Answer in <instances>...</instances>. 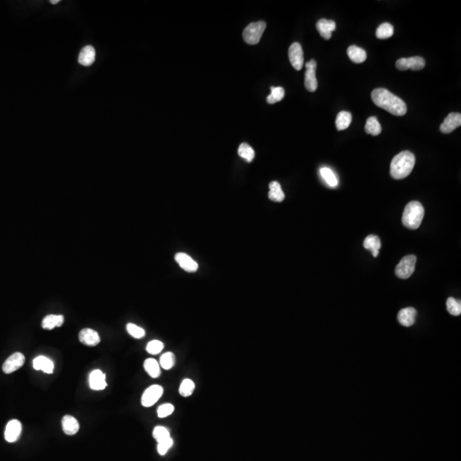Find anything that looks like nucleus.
I'll list each match as a JSON object with an SVG mask.
<instances>
[{
    "mask_svg": "<svg viewBox=\"0 0 461 461\" xmlns=\"http://www.w3.org/2000/svg\"><path fill=\"white\" fill-rule=\"evenodd\" d=\"M394 34V26L388 22L380 24V26L376 28V38L380 40H386L390 38Z\"/></svg>",
    "mask_w": 461,
    "mask_h": 461,
    "instance_id": "nucleus-29",
    "label": "nucleus"
},
{
    "mask_svg": "<svg viewBox=\"0 0 461 461\" xmlns=\"http://www.w3.org/2000/svg\"><path fill=\"white\" fill-rule=\"evenodd\" d=\"M266 28L265 22L260 20L251 22L246 26L242 32V38L248 44H256L260 42V38Z\"/></svg>",
    "mask_w": 461,
    "mask_h": 461,
    "instance_id": "nucleus-4",
    "label": "nucleus"
},
{
    "mask_svg": "<svg viewBox=\"0 0 461 461\" xmlns=\"http://www.w3.org/2000/svg\"><path fill=\"white\" fill-rule=\"evenodd\" d=\"M363 246L364 248L371 251L374 257H376L378 256L381 248V241L380 238L376 235H369L364 240Z\"/></svg>",
    "mask_w": 461,
    "mask_h": 461,
    "instance_id": "nucleus-22",
    "label": "nucleus"
},
{
    "mask_svg": "<svg viewBox=\"0 0 461 461\" xmlns=\"http://www.w3.org/2000/svg\"><path fill=\"white\" fill-rule=\"evenodd\" d=\"M25 363V356L22 353L13 354L4 363L3 371L4 374H10L18 371Z\"/></svg>",
    "mask_w": 461,
    "mask_h": 461,
    "instance_id": "nucleus-10",
    "label": "nucleus"
},
{
    "mask_svg": "<svg viewBox=\"0 0 461 461\" xmlns=\"http://www.w3.org/2000/svg\"><path fill=\"white\" fill-rule=\"evenodd\" d=\"M89 384L90 388L94 390H102L106 388L107 382L106 380V374H102L100 370H94L89 376Z\"/></svg>",
    "mask_w": 461,
    "mask_h": 461,
    "instance_id": "nucleus-17",
    "label": "nucleus"
},
{
    "mask_svg": "<svg viewBox=\"0 0 461 461\" xmlns=\"http://www.w3.org/2000/svg\"><path fill=\"white\" fill-rule=\"evenodd\" d=\"M126 330L128 332L129 334L134 338H142L146 335V332L142 327L138 326L136 324H126Z\"/></svg>",
    "mask_w": 461,
    "mask_h": 461,
    "instance_id": "nucleus-37",
    "label": "nucleus"
},
{
    "mask_svg": "<svg viewBox=\"0 0 461 461\" xmlns=\"http://www.w3.org/2000/svg\"><path fill=\"white\" fill-rule=\"evenodd\" d=\"M446 310L451 316H458L461 314V302L456 298H450L446 300Z\"/></svg>",
    "mask_w": 461,
    "mask_h": 461,
    "instance_id": "nucleus-33",
    "label": "nucleus"
},
{
    "mask_svg": "<svg viewBox=\"0 0 461 461\" xmlns=\"http://www.w3.org/2000/svg\"><path fill=\"white\" fill-rule=\"evenodd\" d=\"M62 426L65 434L68 436L76 435L79 432L80 424L76 418L70 415H65L62 420Z\"/></svg>",
    "mask_w": 461,
    "mask_h": 461,
    "instance_id": "nucleus-18",
    "label": "nucleus"
},
{
    "mask_svg": "<svg viewBox=\"0 0 461 461\" xmlns=\"http://www.w3.org/2000/svg\"><path fill=\"white\" fill-rule=\"evenodd\" d=\"M153 438H155L159 444L160 442L165 441L170 438V433L168 430L164 426H156L153 430Z\"/></svg>",
    "mask_w": 461,
    "mask_h": 461,
    "instance_id": "nucleus-35",
    "label": "nucleus"
},
{
    "mask_svg": "<svg viewBox=\"0 0 461 461\" xmlns=\"http://www.w3.org/2000/svg\"><path fill=\"white\" fill-rule=\"evenodd\" d=\"M352 122V114L348 111H341L336 116V126L338 130L342 131L347 129Z\"/></svg>",
    "mask_w": 461,
    "mask_h": 461,
    "instance_id": "nucleus-26",
    "label": "nucleus"
},
{
    "mask_svg": "<svg viewBox=\"0 0 461 461\" xmlns=\"http://www.w3.org/2000/svg\"><path fill=\"white\" fill-rule=\"evenodd\" d=\"M164 394V388L160 386H152L144 392L142 398H141V403L144 406L149 408L158 402V400L160 399L162 396Z\"/></svg>",
    "mask_w": 461,
    "mask_h": 461,
    "instance_id": "nucleus-7",
    "label": "nucleus"
},
{
    "mask_svg": "<svg viewBox=\"0 0 461 461\" xmlns=\"http://www.w3.org/2000/svg\"><path fill=\"white\" fill-rule=\"evenodd\" d=\"M284 89L283 88H271V94L266 98V102L268 104H275V102H280L284 98Z\"/></svg>",
    "mask_w": 461,
    "mask_h": 461,
    "instance_id": "nucleus-30",
    "label": "nucleus"
},
{
    "mask_svg": "<svg viewBox=\"0 0 461 461\" xmlns=\"http://www.w3.org/2000/svg\"><path fill=\"white\" fill-rule=\"evenodd\" d=\"M365 131L368 134L374 135V136H378L381 134L382 126L378 122L376 117L371 116L368 118L366 123Z\"/></svg>",
    "mask_w": 461,
    "mask_h": 461,
    "instance_id": "nucleus-27",
    "label": "nucleus"
},
{
    "mask_svg": "<svg viewBox=\"0 0 461 461\" xmlns=\"http://www.w3.org/2000/svg\"><path fill=\"white\" fill-rule=\"evenodd\" d=\"M316 28L321 37H323L324 40H330L333 31L336 30V24L332 20L320 19L317 22Z\"/></svg>",
    "mask_w": 461,
    "mask_h": 461,
    "instance_id": "nucleus-14",
    "label": "nucleus"
},
{
    "mask_svg": "<svg viewBox=\"0 0 461 461\" xmlns=\"http://www.w3.org/2000/svg\"><path fill=\"white\" fill-rule=\"evenodd\" d=\"M416 317H417V311L414 308H403L400 310V312H398V316H397V318L400 322V324L406 327L412 326L414 324Z\"/></svg>",
    "mask_w": 461,
    "mask_h": 461,
    "instance_id": "nucleus-15",
    "label": "nucleus"
},
{
    "mask_svg": "<svg viewBox=\"0 0 461 461\" xmlns=\"http://www.w3.org/2000/svg\"><path fill=\"white\" fill-rule=\"evenodd\" d=\"M32 365H34V368L37 371L41 370L46 374H52L54 370V364H53L52 360L48 359L46 356H41L36 357V359L34 360Z\"/></svg>",
    "mask_w": 461,
    "mask_h": 461,
    "instance_id": "nucleus-20",
    "label": "nucleus"
},
{
    "mask_svg": "<svg viewBox=\"0 0 461 461\" xmlns=\"http://www.w3.org/2000/svg\"><path fill=\"white\" fill-rule=\"evenodd\" d=\"M347 54L351 61L356 64H362L366 60V58H368L366 50L356 46H350L348 47Z\"/></svg>",
    "mask_w": 461,
    "mask_h": 461,
    "instance_id": "nucleus-21",
    "label": "nucleus"
},
{
    "mask_svg": "<svg viewBox=\"0 0 461 461\" xmlns=\"http://www.w3.org/2000/svg\"><path fill=\"white\" fill-rule=\"evenodd\" d=\"M238 152V155H240V158L246 159L248 162H251L254 158V150L252 149V147L248 146V144H241Z\"/></svg>",
    "mask_w": 461,
    "mask_h": 461,
    "instance_id": "nucleus-31",
    "label": "nucleus"
},
{
    "mask_svg": "<svg viewBox=\"0 0 461 461\" xmlns=\"http://www.w3.org/2000/svg\"><path fill=\"white\" fill-rule=\"evenodd\" d=\"M144 368L146 372L153 378H156L160 375V365L155 359L146 360L144 363Z\"/></svg>",
    "mask_w": 461,
    "mask_h": 461,
    "instance_id": "nucleus-28",
    "label": "nucleus"
},
{
    "mask_svg": "<svg viewBox=\"0 0 461 461\" xmlns=\"http://www.w3.org/2000/svg\"><path fill=\"white\" fill-rule=\"evenodd\" d=\"M174 411V406L170 403H166L159 406L158 409V415L159 418H166L172 414Z\"/></svg>",
    "mask_w": 461,
    "mask_h": 461,
    "instance_id": "nucleus-38",
    "label": "nucleus"
},
{
    "mask_svg": "<svg viewBox=\"0 0 461 461\" xmlns=\"http://www.w3.org/2000/svg\"><path fill=\"white\" fill-rule=\"evenodd\" d=\"M176 356L172 352H168L160 356V364L165 370H170L176 365Z\"/></svg>",
    "mask_w": 461,
    "mask_h": 461,
    "instance_id": "nucleus-32",
    "label": "nucleus"
},
{
    "mask_svg": "<svg viewBox=\"0 0 461 461\" xmlns=\"http://www.w3.org/2000/svg\"><path fill=\"white\" fill-rule=\"evenodd\" d=\"M417 257L414 254H409L403 257L396 268V275L402 280H406L411 277L414 272Z\"/></svg>",
    "mask_w": 461,
    "mask_h": 461,
    "instance_id": "nucleus-5",
    "label": "nucleus"
},
{
    "mask_svg": "<svg viewBox=\"0 0 461 461\" xmlns=\"http://www.w3.org/2000/svg\"><path fill=\"white\" fill-rule=\"evenodd\" d=\"M59 2H60V0H54V1L52 0V1H50V3L52 4H58Z\"/></svg>",
    "mask_w": 461,
    "mask_h": 461,
    "instance_id": "nucleus-40",
    "label": "nucleus"
},
{
    "mask_svg": "<svg viewBox=\"0 0 461 461\" xmlns=\"http://www.w3.org/2000/svg\"><path fill=\"white\" fill-rule=\"evenodd\" d=\"M372 100L378 107L396 116H402L408 110L405 102L386 88H376L372 90Z\"/></svg>",
    "mask_w": 461,
    "mask_h": 461,
    "instance_id": "nucleus-1",
    "label": "nucleus"
},
{
    "mask_svg": "<svg viewBox=\"0 0 461 461\" xmlns=\"http://www.w3.org/2000/svg\"><path fill=\"white\" fill-rule=\"evenodd\" d=\"M194 390H195V384L192 380H183V382H181L178 391L182 396L187 397L192 394Z\"/></svg>",
    "mask_w": 461,
    "mask_h": 461,
    "instance_id": "nucleus-34",
    "label": "nucleus"
},
{
    "mask_svg": "<svg viewBox=\"0 0 461 461\" xmlns=\"http://www.w3.org/2000/svg\"><path fill=\"white\" fill-rule=\"evenodd\" d=\"M96 58V52L92 46H86L80 53L78 62L83 66H90L94 64Z\"/></svg>",
    "mask_w": 461,
    "mask_h": 461,
    "instance_id": "nucleus-19",
    "label": "nucleus"
},
{
    "mask_svg": "<svg viewBox=\"0 0 461 461\" xmlns=\"http://www.w3.org/2000/svg\"><path fill=\"white\" fill-rule=\"evenodd\" d=\"M22 432V424L16 420L10 421L6 426L4 438L8 442H15L20 438Z\"/></svg>",
    "mask_w": 461,
    "mask_h": 461,
    "instance_id": "nucleus-12",
    "label": "nucleus"
},
{
    "mask_svg": "<svg viewBox=\"0 0 461 461\" xmlns=\"http://www.w3.org/2000/svg\"><path fill=\"white\" fill-rule=\"evenodd\" d=\"M268 198L272 201L281 202L286 198L281 186L277 181H272L269 184Z\"/></svg>",
    "mask_w": 461,
    "mask_h": 461,
    "instance_id": "nucleus-23",
    "label": "nucleus"
},
{
    "mask_svg": "<svg viewBox=\"0 0 461 461\" xmlns=\"http://www.w3.org/2000/svg\"><path fill=\"white\" fill-rule=\"evenodd\" d=\"M79 339L83 344L88 345L90 347L96 346L100 342V334L96 332V330L90 329V328H86L80 330Z\"/></svg>",
    "mask_w": 461,
    "mask_h": 461,
    "instance_id": "nucleus-13",
    "label": "nucleus"
},
{
    "mask_svg": "<svg viewBox=\"0 0 461 461\" xmlns=\"http://www.w3.org/2000/svg\"><path fill=\"white\" fill-rule=\"evenodd\" d=\"M289 59L296 70H301L304 64V50L301 44L295 42L289 48Z\"/></svg>",
    "mask_w": 461,
    "mask_h": 461,
    "instance_id": "nucleus-9",
    "label": "nucleus"
},
{
    "mask_svg": "<svg viewBox=\"0 0 461 461\" xmlns=\"http://www.w3.org/2000/svg\"><path fill=\"white\" fill-rule=\"evenodd\" d=\"M176 260L181 268L188 272H194L198 269V264L186 253H178L176 256Z\"/></svg>",
    "mask_w": 461,
    "mask_h": 461,
    "instance_id": "nucleus-16",
    "label": "nucleus"
},
{
    "mask_svg": "<svg viewBox=\"0 0 461 461\" xmlns=\"http://www.w3.org/2000/svg\"><path fill=\"white\" fill-rule=\"evenodd\" d=\"M64 322V317L62 316L50 314L44 317L42 320V327L46 330H52L55 327H60Z\"/></svg>",
    "mask_w": 461,
    "mask_h": 461,
    "instance_id": "nucleus-24",
    "label": "nucleus"
},
{
    "mask_svg": "<svg viewBox=\"0 0 461 461\" xmlns=\"http://www.w3.org/2000/svg\"><path fill=\"white\" fill-rule=\"evenodd\" d=\"M424 216L423 205L420 202L412 201L408 204L402 214V224L411 230L420 228Z\"/></svg>",
    "mask_w": 461,
    "mask_h": 461,
    "instance_id": "nucleus-3",
    "label": "nucleus"
},
{
    "mask_svg": "<svg viewBox=\"0 0 461 461\" xmlns=\"http://www.w3.org/2000/svg\"><path fill=\"white\" fill-rule=\"evenodd\" d=\"M396 66L399 70L405 71L408 70H421L426 67V61L421 56H412L409 58H400L396 62Z\"/></svg>",
    "mask_w": 461,
    "mask_h": 461,
    "instance_id": "nucleus-6",
    "label": "nucleus"
},
{
    "mask_svg": "<svg viewBox=\"0 0 461 461\" xmlns=\"http://www.w3.org/2000/svg\"><path fill=\"white\" fill-rule=\"evenodd\" d=\"M320 174L321 178L324 180L327 186H329L332 188L338 186V180L336 178V174L330 168L326 166H323L320 170Z\"/></svg>",
    "mask_w": 461,
    "mask_h": 461,
    "instance_id": "nucleus-25",
    "label": "nucleus"
},
{
    "mask_svg": "<svg viewBox=\"0 0 461 461\" xmlns=\"http://www.w3.org/2000/svg\"><path fill=\"white\" fill-rule=\"evenodd\" d=\"M415 156L408 150L397 154L390 164V174L396 180L406 178L414 168Z\"/></svg>",
    "mask_w": 461,
    "mask_h": 461,
    "instance_id": "nucleus-2",
    "label": "nucleus"
},
{
    "mask_svg": "<svg viewBox=\"0 0 461 461\" xmlns=\"http://www.w3.org/2000/svg\"><path fill=\"white\" fill-rule=\"evenodd\" d=\"M172 444H174V441L171 438L166 439L165 441L159 442L158 445V451L159 454L165 456L170 448L172 446Z\"/></svg>",
    "mask_w": 461,
    "mask_h": 461,
    "instance_id": "nucleus-39",
    "label": "nucleus"
},
{
    "mask_svg": "<svg viewBox=\"0 0 461 461\" xmlns=\"http://www.w3.org/2000/svg\"><path fill=\"white\" fill-rule=\"evenodd\" d=\"M164 344L162 342L159 340H152L150 342L146 347V350L150 354H158L164 350Z\"/></svg>",
    "mask_w": 461,
    "mask_h": 461,
    "instance_id": "nucleus-36",
    "label": "nucleus"
},
{
    "mask_svg": "<svg viewBox=\"0 0 461 461\" xmlns=\"http://www.w3.org/2000/svg\"><path fill=\"white\" fill-rule=\"evenodd\" d=\"M461 125V114L460 113H450L444 119V122L440 126V130L442 134H451Z\"/></svg>",
    "mask_w": 461,
    "mask_h": 461,
    "instance_id": "nucleus-11",
    "label": "nucleus"
},
{
    "mask_svg": "<svg viewBox=\"0 0 461 461\" xmlns=\"http://www.w3.org/2000/svg\"><path fill=\"white\" fill-rule=\"evenodd\" d=\"M316 60H310L306 64V73H305V88L310 92H314L318 88V82L316 79Z\"/></svg>",
    "mask_w": 461,
    "mask_h": 461,
    "instance_id": "nucleus-8",
    "label": "nucleus"
}]
</instances>
